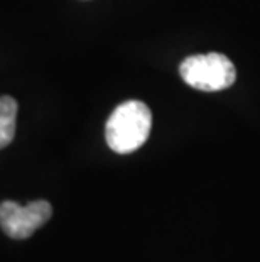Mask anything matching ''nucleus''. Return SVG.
Returning <instances> with one entry per match:
<instances>
[{"label": "nucleus", "instance_id": "obj_3", "mask_svg": "<svg viewBox=\"0 0 260 262\" xmlns=\"http://www.w3.org/2000/svg\"><path fill=\"white\" fill-rule=\"evenodd\" d=\"M53 206L46 200H36L26 206L15 202L0 205V227L10 238L24 241L51 219Z\"/></svg>", "mask_w": 260, "mask_h": 262}, {"label": "nucleus", "instance_id": "obj_2", "mask_svg": "<svg viewBox=\"0 0 260 262\" xmlns=\"http://www.w3.org/2000/svg\"><path fill=\"white\" fill-rule=\"evenodd\" d=\"M179 73L184 83L201 92L226 90L237 80L233 63L220 53L186 58L179 66Z\"/></svg>", "mask_w": 260, "mask_h": 262}, {"label": "nucleus", "instance_id": "obj_1", "mask_svg": "<svg viewBox=\"0 0 260 262\" xmlns=\"http://www.w3.org/2000/svg\"><path fill=\"white\" fill-rule=\"evenodd\" d=\"M152 127V114L139 100L120 103L108 117L105 139L113 152L130 154L144 146Z\"/></svg>", "mask_w": 260, "mask_h": 262}, {"label": "nucleus", "instance_id": "obj_4", "mask_svg": "<svg viewBox=\"0 0 260 262\" xmlns=\"http://www.w3.org/2000/svg\"><path fill=\"white\" fill-rule=\"evenodd\" d=\"M17 108V102L12 97H0V149L14 141Z\"/></svg>", "mask_w": 260, "mask_h": 262}]
</instances>
